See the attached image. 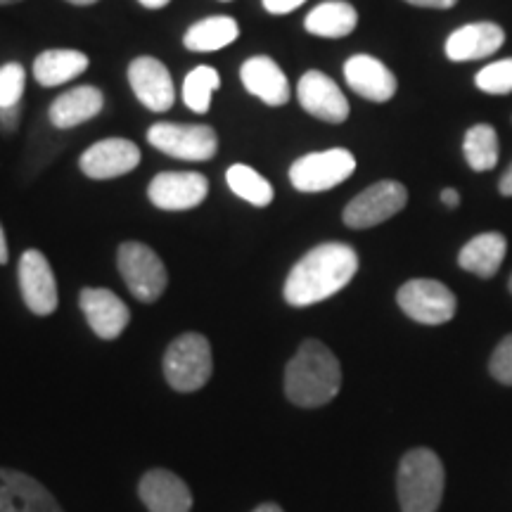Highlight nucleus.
I'll return each mask as SVG.
<instances>
[{
  "label": "nucleus",
  "instance_id": "nucleus-1",
  "mask_svg": "<svg viewBox=\"0 0 512 512\" xmlns=\"http://www.w3.org/2000/svg\"><path fill=\"white\" fill-rule=\"evenodd\" d=\"M358 271V254L344 242H325L294 264L285 283V302L311 306L332 297L351 283Z\"/></svg>",
  "mask_w": 512,
  "mask_h": 512
},
{
  "label": "nucleus",
  "instance_id": "nucleus-2",
  "mask_svg": "<svg viewBox=\"0 0 512 512\" xmlns=\"http://www.w3.org/2000/svg\"><path fill=\"white\" fill-rule=\"evenodd\" d=\"M342 389L337 356L318 339H306L285 368V394L294 406L318 408L330 403Z\"/></svg>",
  "mask_w": 512,
  "mask_h": 512
},
{
  "label": "nucleus",
  "instance_id": "nucleus-3",
  "mask_svg": "<svg viewBox=\"0 0 512 512\" xmlns=\"http://www.w3.org/2000/svg\"><path fill=\"white\" fill-rule=\"evenodd\" d=\"M444 465L430 448H413L401 458L396 489L403 512H437L444 496Z\"/></svg>",
  "mask_w": 512,
  "mask_h": 512
},
{
  "label": "nucleus",
  "instance_id": "nucleus-4",
  "mask_svg": "<svg viewBox=\"0 0 512 512\" xmlns=\"http://www.w3.org/2000/svg\"><path fill=\"white\" fill-rule=\"evenodd\" d=\"M211 370H214V358H211L209 339L204 335L185 332L166 349L164 375L176 392L202 389L209 382Z\"/></svg>",
  "mask_w": 512,
  "mask_h": 512
},
{
  "label": "nucleus",
  "instance_id": "nucleus-5",
  "mask_svg": "<svg viewBox=\"0 0 512 512\" xmlns=\"http://www.w3.org/2000/svg\"><path fill=\"white\" fill-rule=\"evenodd\" d=\"M119 273L136 299L145 304L157 302L166 290L169 275H166L164 261L159 259L155 249L143 242H124L117 254Z\"/></svg>",
  "mask_w": 512,
  "mask_h": 512
},
{
  "label": "nucleus",
  "instance_id": "nucleus-6",
  "mask_svg": "<svg viewBox=\"0 0 512 512\" xmlns=\"http://www.w3.org/2000/svg\"><path fill=\"white\" fill-rule=\"evenodd\" d=\"M401 311L415 323L422 325H444L456 316L458 302L456 294L439 280H408L396 294Z\"/></svg>",
  "mask_w": 512,
  "mask_h": 512
},
{
  "label": "nucleus",
  "instance_id": "nucleus-7",
  "mask_svg": "<svg viewBox=\"0 0 512 512\" xmlns=\"http://www.w3.org/2000/svg\"><path fill=\"white\" fill-rule=\"evenodd\" d=\"M354 171V155L342 147H335V150L311 152V155L297 159L290 169V181L302 192H325L347 181Z\"/></svg>",
  "mask_w": 512,
  "mask_h": 512
},
{
  "label": "nucleus",
  "instance_id": "nucleus-8",
  "mask_svg": "<svg viewBox=\"0 0 512 512\" xmlns=\"http://www.w3.org/2000/svg\"><path fill=\"white\" fill-rule=\"evenodd\" d=\"M147 140L164 155L185 162H207L219 150V138L211 126L155 124L147 131Z\"/></svg>",
  "mask_w": 512,
  "mask_h": 512
},
{
  "label": "nucleus",
  "instance_id": "nucleus-9",
  "mask_svg": "<svg viewBox=\"0 0 512 512\" xmlns=\"http://www.w3.org/2000/svg\"><path fill=\"white\" fill-rule=\"evenodd\" d=\"M406 202L408 190L403 188L401 183L380 181L363 190L361 195H356L354 200L347 204V209H344L342 219L349 228H373L377 223L389 221L392 216L399 214V211L406 207Z\"/></svg>",
  "mask_w": 512,
  "mask_h": 512
},
{
  "label": "nucleus",
  "instance_id": "nucleus-10",
  "mask_svg": "<svg viewBox=\"0 0 512 512\" xmlns=\"http://www.w3.org/2000/svg\"><path fill=\"white\" fill-rule=\"evenodd\" d=\"M209 195V181L195 171H164L152 178L147 197L157 209L188 211L200 207Z\"/></svg>",
  "mask_w": 512,
  "mask_h": 512
},
{
  "label": "nucleus",
  "instance_id": "nucleus-11",
  "mask_svg": "<svg viewBox=\"0 0 512 512\" xmlns=\"http://www.w3.org/2000/svg\"><path fill=\"white\" fill-rule=\"evenodd\" d=\"M19 290L24 304L36 316H50L57 309V283L46 254L27 249L19 259Z\"/></svg>",
  "mask_w": 512,
  "mask_h": 512
},
{
  "label": "nucleus",
  "instance_id": "nucleus-12",
  "mask_svg": "<svg viewBox=\"0 0 512 512\" xmlns=\"http://www.w3.org/2000/svg\"><path fill=\"white\" fill-rule=\"evenodd\" d=\"M297 98L311 117L328 121V124H342L349 117V100L328 74L316 72V69L299 79Z\"/></svg>",
  "mask_w": 512,
  "mask_h": 512
},
{
  "label": "nucleus",
  "instance_id": "nucleus-13",
  "mask_svg": "<svg viewBox=\"0 0 512 512\" xmlns=\"http://www.w3.org/2000/svg\"><path fill=\"white\" fill-rule=\"evenodd\" d=\"M128 83H131L133 93L147 110L166 112L174 105V81H171L169 69L155 57H136L128 67Z\"/></svg>",
  "mask_w": 512,
  "mask_h": 512
},
{
  "label": "nucleus",
  "instance_id": "nucleus-14",
  "mask_svg": "<svg viewBox=\"0 0 512 512\" xmlns=\"http://www.w3.org/2000/svg\"><path fill=\"white\" fill-rule=\"evenodd\" d=\"M81 171L95 181H107L131 174L140 164V150L136 143L126 138H107L88 147L81 155Z\"/></svg>",
  "mask_w": 512,
  "mask_h": 512
},
{
  "label": "nucleus",
  "instance_id": "nucleus-15",
  "mask_svg": "<svg viewBox=\"0 0 512 512\" xmlns=\"http://www.w3.org/2000/svg\"><path fill=\"white\" fill-rule=\"evenodd\" d=\"M0 512H64L55 496L24 472L0 467Z\"/></svg>",
  "mask_w": 512,
  "mask_h": 512
},
{
  "label": "nucleus",
  "instance_id": "nucleus-16",
  "mask_svg": "<svg viewBox=\"0 0 512 512\" xmlns=\"http://www.w3.org/2000/svg\"><path fill=\"white\" fill-rule=\"evenodd\" d=\"M79 304L88 325L100 339H117L126 330L128 320H131L128 306L112 290L86 287V290H81Z\"/></svg>",
  "mask_w": 512,
  "mask_h": 512
},
{
  "label": "nucleus",
  "instance_id": "nucleus-17",
  "mask_svg": "<svg viewBox=\"0 0 512 512\" xmlns=\"http://www.w3.org/2000/svg\"><path fill=\"white\" fill-rule=\"evenodd\" d=\"M344 79L351 91L373 102H387L396 93V76L392 69L370 55L349 57L344 64Z\"/></svg>",
  "mask_w": 512,
  "mask_h": 512
},
{
  "label": "nucleus",
  "instance_id": "nucleus-18",
  "mask_svg": "<svg viewBox=\"0 0 512 512\" xmlns=\"http://www.w3.org/2000/svg\"><path fill=\"white\" fill-rule=\"evenodd\" d=\"M138 496L150 512H190V486L169 470H150L140 479Z\"/></svg>",
  "mask_w": 512,
  "mask_h": 512
},
{
  "label": "nucleus",
  "instance_id": "nucleus-19",
  "mask_svg": "<svg viewBox=\"0 0 512 512\" xmlns=\"http://www.w3.org/2000/svg\"><path fill=\"white\" fill-rule=\"evenodd\" d=\"M240 79L245 88L256 98H261L266 105L280 107L290 100V81L283 74V69L275 64L271 57L256 55L242 64Z\"/></svg>",
  "mask_w": 512,
  "mask_h": 512
},
{
  "label": "nucleus",
  "instance_id": "nucleus-20",
  "mask_svg": "<svg viewBox=\"0 0 512 512\" xmlns=\"http://www.w3.org/2000/svg\"><path fill=\"white\" fill-rule=\"evenodd\" d=\"M505 43L503 29L494 22L467 24L453 31L446 41V55L453 62L482 60L486 55H494Z\"/></svg>",
  "mask_w": 512,
  "mask_h": 512
},
{
  "label": "nucleus",
  "instance_id": "nucleus-21",
  "mask_svg": "<svg viewBox=\"0 0 512 512\" xmlns=\"http://www.w3.org/2000/svg\"><path fill=\"white\" fill-rule=\"evenodd\" d=\"M105 105V98L98 88L79 86L69 93H62L53 105H50V121L57 128H74L83 121L98 117Z\"/></svg>",
  "mask_w": 512,
  "mask_h": 512
},
{
  "label": "nucleus",
  "instance_id": "nucleus-22",
  "mask_svg": "<svg viewBox=\"0 0 512 512\" xmlns=\"http://www.w3.org/2000/svg\"><path fill=\"white\" fill-rule=\"evenodd\" d=\"M505 252H508V240L501 233H482L460 249L458 264L479 278H494L503 264Z\"/></svg>",
  "mask_w": 512,
  "mask_h": 512
},
{
  "label": "nucleus",
  "instance_id": "nucleus-23",
  "mask_svg": "<svg viewBox=\"0 0 512 512\" xmlns=\"http://www.w3.org/2000/svg\"><path fill=\"white\" fill-rule=\"evenodd\" d=\"M88 55L79 50H46L36 57L34 76L41 86H62V83L76 79L88 69Z\"/></svg>",
  "mask_w": 512,
  "mask_h": 512
},
{
  "label": "nucleus",
  "instance_id": "nucleus-24",
  "mask_svg": "<svg viewBox=\"0 0 512 512\" xmlns=\"http://www.w3.org/2000/svg\"><path fill=\"white\" fill-rule=\"evenodd\" d=\"M358 24V12L354 5L344 3V0H328L320 3L316 10L306 15L304 27L313 36L323 38H342L349 36Z\"/></svg>",
  "mask_w": 512,
  "mask_h": 512
},
{
  "label": "nucleus",
  "instance_id": "nucleus-25",
  "mask_svg": "<svg viewBox=\"0 0 512 512\" xmlns=\"http://www.w3.org/2000/svg\"><path fill=\"white\" fill-rule=\"evenodd\" d=\"M240 36V27L233 17H209L202 19V22L192 24L185 34V48L192 50V53H214V50H221L230 46L235 38Z\"/></svg>",
  "mask_w": 512,
  "mask_h": 512
},
{
  "label": "nucleus",
  "instance_id": "nucleus-26",
  "mask_svg": "<svg viewBox=\"0 0 512 512\" xmlns=\"http://www.w3.org/2000/svg\"><path fill=\"white\" fill-rule=\"evenodd\" d=\"M463 152L472 171H489L498 164V136L489 124H477L465 133Z\"/></svg>",
  "mask_w": 512,
  "mask_h": 512
},
{
  "label": "nucleus",
  "instance_id": "nucleus-27",
  "mask_svg": "<svg viewBox=\"0 0 512 512\" xmlns=\"http://www.w3.org/2000/svg\"><path fill=\"white\" fill-rule=\"evenodd\" d=\"M226 181L235 195L249 204H254V207H266V204L273 202L271 183L261 174H256L252 166L233 164L228 169Z\"/></svg>",
  "mask_w": 512,
  "mask_h": 512
},
{
  "label": "nucleus",
  "instance_id": "nucleus-28",
  "mask_svg": "<svg viewBox=\"0 0 512 512\" xmlns=\"http://www.w3.org/2000/svg\"><path fill=\"white\" fill-rule=\"evenodd\" d=\"M221 86V76L214 67H197L185 76L183 83V102L192 112L204 114L209 112L211 95Z\"/></svg>",
  "mask_w": 512,
  "mask_h": 512
},
{
  "label": "nucleus",
  "instance_id": "nucleus-29",
  "mask_svg": "<svg viewBox=\"0 0 512 512\" xmlns=\"http://www.w3.org/2000/svg\"><path fill=\"white\" fill-rule=\"evenodd\" d=\"M479 91L489 95L512 93V57L510 60H498L475 76Z\"/></svg>",
  "mask_w": 512,
  "mask_h": 512
},
{
  "label": "nucleus",
  "instance_id": "nucleus-30",
  "mask_svg": "<svg viewBox=\"0 0 512 512\" xmlns=\"http://www.w3.org/2000/svg\"><path fill=\"white\" fill-rule=\"evenodd\" d=\"M24 83H27V72L22 64L10 62L0 67V107H15L22 102Z\"/></svg>",
  "mask_w": 512,
  "mask_h": 512
},
{
  "label": "nucleus",
  "instance_id": "nucleus-31",
  "mask_svg": "<svg viewBox=\"0 0 512 512\" xmlns=\"http://www.w3.org/2000/svg\"><path fill=\"white\" fill-rule=\"evenodd\" d=\"M489 370L501 384H512V335L505 337L496 347L489 361Z\"/></svg>",
  "mask_w": 512,
  "mask_h": 512
},
{
  "label": "nucleus",
  "instance_id": "nucleus-32",
  "mask_svg": "<svg viewBox=\"0 0 512 512\" xmlns=\"http://www.w3.org/2000/svg\"><path fill=\"white\" fill-rule=\"evenodd\" d=\"M306 0H264V8L271 15H287V12L302 8Z\"/></svg>",
  "mask_w": 512,
  "mask_h": 512
},
{
  "label": "nucleus",
  "instance_id": "nucleus-33",
  "mask_svg": "<svg viewBox=\"0 0 512 512\" xmlns=\"http://www.w3.org/2000/svg\"><path fill=\"white\" fill-rule=\"evenodd\" d=\"M19 117H22V105L15 107H0V124H3L5 131H17Z\"/></svg>",
  "mask_w": 512,
  "mask_h": 512
},
{
  "label": "nucleus",
  "instance_id": "nucleus-34",
  "mask_svg": "<svg viewBox=\"0 0 512 512\" xmlns=\"http://www.w3.org/2000/svg\"><path fill=\"white\" fill-rule=\"evenodd\" d=\"M406 3L415 5V8H434V10H448L458 3V0H406Z\"/></svg>",
  "mask_w": 512,
  "mask_h": 512
},
{
  "label": "nucleus",
  "instance_id": "nucleus-35",
  "mask_svg": "<svg viewBox=\"0 0 512 512\" xmlns=\"http://www.w3.org/2000/svg\"><path fill=\"white\" fill-rule=\"evenodd\" d=\"M498 190H501V195L505 197H512V164L508 166V171L501 176V183H498Z\"/></svg>",
  "mask_w": 512,
  "mask_h": 512
},
{
  "label": "nucleus",
  "instance_id": "nucleus-36",
  "mask_svg": "<svg viewBox=\"0 0 512 512\" xmlns=\"http://www.w3.org/2000/svg\"><path fill=\"white\" fill-rule=\"evenodd\" d=\"M441 202H444L446 207L456 209L458 204H460V195L453 188H446V190H441Z\"/></svg>",
  "mask_w": 512,
  "mask_h": 512
},
{
  "label": "nucleus",
  "instance_id": "nucleus-37",
  "mask_svg": "<svg viewBox=\"0 0 512 512\" xmlns=\"http://www.w3.org/2000/svg\"><path fill=\"white\" fill-rule=\"evenodd\" d=\"M0 264H8V240H5L3 226H0Z\"/></svg>",
  "mask_w": 512,
  "mask_h": 512
},
{
  "label": "nucleus",
  "instance_id": "nucleus-38",
  "mask_svg": "<svg viewBox=\"0 0 512 512\" xmlns=\"http://www.w3.org/2000/svg\"><path fill=\"white\" fill-rule=\"evenodd\" d=\"M140 3L150 10H159V8H164V5H169V0H140Z\"/></svg>",
  "mask_w": 512,
  "mask_h": 512
},
{
  "label": "nucleus",
  "instance_id": "nucleus-39",
  "mask_svg": "<svg viewBox=\"0 0 512 512\" xmlns=\"http://www.w3.org/2000/svg\"><path fill=\"white\" fill-rule=\"evenodd\" d=\"M252 512H283V508L275 503H264V505H259V508H254Z\"/></svg>",
  "mask_w": 512,
  "mask_h": 512
},
{
  "label": "nucleus",
  "instance_id": "nucleus-40",
  "mask_svg": "<svg viewBox=\"0 0 512 512\" xmlns=\"http://www.w3.org/2000/svg\"><path fill=\"white\" fill-rule=\"evenodd\" d=\"M67 3H72V5H93V3H98V0H67Z\"/></svg>",
  "mask_w": 512,
  "mask_h": 512
},
{
  "label": "nucleus",
  "instance_id": "nucleus-41",
  "mask_svg": "<svg viewBox=\"0 0 512 512\" xmlns=\"http://www.w3.org/2000/svg\"><path fill=\"white\" fill-rule=\"evenodd\" d=\"M12 3H22V0H0V5H12Z\"/></svg>",
  "mask_w": 512,
  "mask_h": 512
},
{
  "label": "nucleus",
  "instance_id": "nucleus-42",
  "mask_svg": "<svg viewBox=\"0 0 512 512\" xmlns=\"http://www.w3.org/2000/svg\"><path fill=\"white\" fill-rule=\"evenodd\" d=\"M510 292H512V275H510Z\"/></svg>",
  "mask_w": 512,
  "mask_h": 512
}]
</instances>
